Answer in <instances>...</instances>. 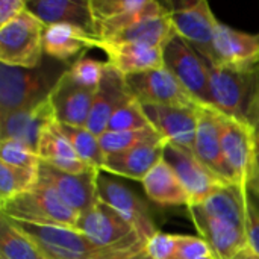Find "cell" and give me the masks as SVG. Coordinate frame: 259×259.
I'll list each match as a JSON object with an SVG mask.
<instances>
[{"label": "cell", "instance_id": "21", "mask_svg": "<svg viewBox=\"0 0 259 259\" xmlns=\"http://www.w3.org/2000/svg\"><path fill=\"white\" fill-rule=\"evenodd\" d=\"M187 209L200 238L209 246L217 259H234L247 247L244 231H240L223 220L209 217L194 206H188Z\"/></svg>", "mask_w": 259, "mask_h": 259}, {"label": "cell", "instance_id": "42", "mask_svg": "<svg viewBox=\"0 0 259 259\" xmlns=\"http://www.w3.org/2000/svg\"><path fill=\"white\" fill-rule=\"evenodd\" d=\"M140 252H141V250H140ZM135 253H138V252L120 250V252H111V253H108V255H105V256H102V258H97V259H126V258H129V256H132V255H135Z\"/></svg>", "mask_w": 259, "mask_h": 259}, {"label": "cell", "instance_id": "39", "mask_svg": "<svg viewBox=\"0 0 259 259\" xmlns=\"http://www.w3.org/2000/svg\"><path fill=\"white\" fill-rule=\"evenodd\" d=\"M27 9L24 0H0V27L6 26Z\"/></svg>", "mask_w": 259, "mask_h": 259}, {"label": "cell", "instance_id": "15", "mask_svg": "<svg viewBox=\"0 0 259 259\" xmlns=\"http://www.w3.org/2000/svg\"><path fill=\"white\" fill-rule=\"evenodd\" d=\"M199 106H162V105H143L144 112L152 127L170 144L191 150L194 147Z\"/></svg>", "mask_w": 259, "mask_h": 259}, {"label": "cell", "instance_id": "45", "mask_svg": "<svg viewBox=\"0 0 259 259\" xmlns=\"http://www.w3.org/2000/svg\"><path fill=\"white\" fill-rule=\"evenodd\" d=\"M249 191V196H250V199L253 200V203L256 205V208H258L259 211V194L258 193H253V191H250V190H247Z\"/></svg>", "mask_w": 259, "mask_h": 259}, {"label": "cell", "instance_id": "34", "mask_svg": "<svg viewBox=\"0 0 259 259\" xmlns=\"http://www.w3.org/2000/svg\"><path fill=\"white\" fill-rule=\"evenodd\" d=\"M0 164L27 170H38L39 158L35 150L20 141L3 140L0 141Z\"/></svg>", "mask_w": 259, "mask_h": 259}, {"label": "cell", "instance_id": "4", "mask_svg": "<svg viewBox=\"0 0 259 259\" xmlns=\"http://www.w3.org/2000/svg\"><path fill=\"white\" fill-rule=\"evenodd\" d=\"M6 219L14 228L21 231L36 244L46 259H97L111 252H120L117 249H102L96 246L85 234L76 228L33 225L9 217Z\"/></svg>", "mask_w": 259, "mask_h": 259}, {"label": "cell", "instance_id": "12", "mask_svg": "<svg viewBox=\"0 0 259 259\" xmlns=\"http://www.w3.org/2000/svg\"><path fill=\"white\" fill-rule=\"evenodd\" d=\"M164 161L175 170L182 187L190 197V206L205 202L219 188L226 184L208 170L191 150L167 143L164 149Z\"/></svg>", "mask_w": 259, "mask_h": 259}, {"label": "cell", "instance_id": "27", "mask_svg": "<svg viewBox=\"0 0 259 259\" xmlns=\"http://www.w3.org/2000/svg\"><path fill=\"white\" fill-rule=\"evenodd\" d=\"M176 32L170 18V12L150 17L131 29L118 33L112 39L106 42H135V44H143V46H150V47H158V49H165L167 44L176 38Z\"/></svg>", "mask_w": 259, "mask_h": 259}, {"label": "cell", "instance_id": "26", "mask_svg": "<svg viewBox=\"0 0 259 259\" xmlns=\"http://www.w3.org/2000/svg\"><path fill=\"white\" fill-rule=\"evenodd\" d=\"M146 196L161 206H190V197L164 158L141 181Z\"/></svg>", "mask_w": 259, "mask_h": 259}, {"label": "cell", "instance_id": "5", "mask_svg": "<svg viewBox=\"0 0 259 259\" xmlns=\"http://www.w3.org/2000/svg\"><path fill=\"white\" fill-rule=\"evenodd\" d=\"M44 29L46 26L27 9L0 27V62L23 68L41 65L44 62Z\"/></svg>", "mask_w": 259, "mask_h": 259}, {"label": "cell", "instance_id": "31", "mask_svg": "<svg viewBox=\"0 0 259 259\" xmlns=\"http://www.w3.org/2000/svg\"><path fill=\"white\" fill-rule=\"evenodd\" d=\"M38 182V170L0 164V205L29 191Z\"/></svg>", "mask_w": 259, "mask_h": 259}, {"label": "cell", "instance_id": "19", "mask_svg": "<svg viewBox=\"0 0 259 259\" xmlns=\"http://www.w3.org/2000/svg\"><path fill=\"white\" fill-rule=\"evenodd\" d=\"M93 49H100L106 55V62L123 76L164 67V49L135 42H106L99 38L94 39Z\"/></svg>", "mask_w": 259, "mask_h": 259}, {"label": "cell", "instance_id": "29", "mask_svg": "<svg viewBox=\"0 0 259 259\" xmlns=\"http://www.w3.org/2000/svg\"><path fill=\"white\" fill-rule=\"evenodd\" d=\"M0 259H46L36 244L14 228L9 220L2 215L0 220Z\"/></svg>", "mask_w": 259, "mask_h": 259}, {"label": "cell", "instance_id": "10", "mask_svg": "<svg viewBox=\"0 0 259 259\" xmlns=\"http://www.w3.org/2000/svg\"><path fill=\"white\" fill-rule=\"evenodd\" d=\"M97 196L99 200L115 209L124 220H127L141 238L147 243L158 231L152 217L149 205L127 185L117 181L114 176H108L103 171L97 176Z\"/></svg>", "mask_w": 259, "mask_h": 259}, {"label": "cell", "instance_id": "30", "mask_svg": "<svg viewBox=\"0 0 259 259\" xmlns=\"http://www.w3.org/2000/svg\"><path fill=\"white\" fill-rule=\"evenodd\" d=\"M99 141L105 155H112L127 149H134L141 144L164 143L165 140L153 127H149L143 131H124V132L106 131L102 137H99Z\"/></svg>", "mask_w": 259, "mask_h": 259}, {"label": "cell", "instance_id": "3", "mask_svg": "<svg viewBox=\"0 0 259 259\" xmlns=\"http://www.w3.org/2000/svg\"><path fill=\"white\" fill-rule=\"evenodd\" d=\"M2 215L33 225L76 228L79 214L73 211L46 181L38 178L32 190L0 205Z\"/></svg>", "mask_w": 259, "mask_h": 259}, {"label": "cell", "instance_id": "1", "mask_svg": "<svg viewBox=\"0 0 259 259\" xmlns=\"http://www.w3.org/2000/svg\"><path fill=\"white\" fill-rule=\"evenodd\" d=\"M68 67L55 59L35 68L0 64V117L47 100Z\"/></svg>", "mask_w": 259, "mask_h": 259}, {"label": "cell", "instance_id": "23", "mask_svg": "<svg viewBox=\"0 0 259 259\" xmlns=\"http://www.w3.org/2000/svg\"><path fill=\"white\" fill-rule=\"evenodd\" d=\"M165 146V141L155 144H141L134 149L106 155L103 173L141 182L147 176V173L164 158Z\"/></svg>", "mask_w": 259, "mask_h": 259}, {"label": "cell", "instance_id": "24", "mask_svg": "<svg viewBox=\"0 0 259 259\" xmlns=\"http://www.w3.org/2000/svg\"><path fill=\"white\" fill-rule=\"evenodd\" d=\"M36 153H38L39 161L55 168H59L62 171L87 173V171L94 170L77 156L76 150L73 149L68 138L64 135L61 124L56 120L50 121L44 127L39 143H38Z\"/></svg>", "mask_w": 259, "mask_h": 259}, {"label": "cell", "instance_id": "36", "mask_svg": "<svg viewBox=\"0 0 259 259\" xmlns=\"http://www.w3.org/2000/svg\"><path fill=\"white\" fill-rule=\"evenodd\" d=\"M179 235L156 232L146 243V252L152 259H173L176 255Z\"/></svg>", "mask_w": 259, "mask_h": 259}, {"label": "cell", "instance_id": "38", "mask_svg": "<svg viewBox=\"0 0 259 259\" xmlns=\"http://www.w3.org/2000/svg\"><path fill=\"white\" fill-rule=\"evenodd\" d=\"M246 238L247 247L259 256V211L250 199L249 191L246 196Z\"/></svg>", "mask_w": 259, "mask_h": 259}, {"label": "cell", "instance_id": "44", "mask_svg": "<svg viewBox=\"0 0 259 259\" xmlns=\"http://www.w3.org/2000/svg\"><path fill=\"white\" fill-rule=\"evenodd\" d=\"M126 259H152L149 255H147V252H146V249L144 250H141V252H138V253H135V255H132V256H129V258Z\"/></svg>", "mask_w": 259, "mask_h": 259}, {"label": "cell", "instance_id": "17", "mask_svg": "<svg viewBox=\"0 0 259 259\" xmlns=\"http://www.w3.org/2000/svg\"><path fill=\"white\" fill-rule=\"evenodd\" d=\"M131 99H134V96L127 87L126 76L108 64L105 76L96 91L87 127L96 137H102L108 131L112 115Z\"/></svg>", "mask_w": 259, "mask_h": 259}, {"label": "cell", "instance_id": "6", "mask_svg": "<svg viewBox=\"0 0 259 259\" xmlns=\"http://www.w3.org/2000/svg\"><path fill=\"white\" fill-rule=\"evenodd\" d=\"M77 231L85 234L96 246L117 250H144L146 241L137 229L115 209L97 202L91 209L79 215Z\"/></svg>", "mask_w": 259, "mask_h": 259}, {"label": "cell", "instance_id": "40", "mask_svg": "<svg viewBox=\"0 0 259 259\" xmlns=\"http://www.w3.org/2000/svg\"><path fill=\"white\" fill-rule=\"evenodd\" d=\"M247 123L252 126L255 135H256V149L259 152V96L256 97L252 109H250V114H249V118H247Z\"/></svg>", "mask_w": 259, "mask_h": 259}, {"label": "cell", "instance_id": "2", "mask_svg": "<svg viewBox=\"0 0 259 259\" xmlns=\"http://www.w3.org/2000/svg\"><path fill=\"white\" fill-rule=\"evenodd\" d=\"M259 96V65L231 68L211 65L212 106L222 114L246 121Z\"/></svg>", "mask_w": 259, "mask_h": 259}, {"label": "cell", "instance_id": "7", "mask_svg": "<svg viewBox=\"0 0 259 259\" xmlns=\"http://www.w3.org/2000/svg\"><path fill=\"white\" fill-rule=\"evenodd\" d=\"M170 11L175 32L209 64L214 62V38L219 21L206 0L164 3Z\"/></svg>", "mask_w": 259, "mask_h": 259}, {"label": "cell", "instance_id": "9", "mask_svg": "<svg viewBox=\"0 0 259 259\" xmlns=\"http://www.w3.org/2000/svg\"><path fill=\"white\" fill-rule=\"evenodd\" d=\"M222 144L235 185L241 190H247L258 156L256 135L252 126L222 114Z\"/></svg>", "mask_w": 259, "mask_h": 259}, {"label": "cell", "instance_id": "33", "mask_svg": "<svg viewBox=\"0 0 259 259\" xmlns=\"http://www.w3.org/2000/svg\"><path fill=\"white\" fill-rule=\"evenodd\" d=\"M106 67H108L106 61H99V59L91 58L83 53L82 56H79L76 61H73L70 64L67 73L77 83H80L87 88L97 90L105 76Z\"/></svg>", "mask_w": 259, "mask_h": 259}, {"label": "cell", "instance_id": "8", "mask_svg": "<svg viewBox=\"0 0 259 259\" xmlns=\"http://www.w3.org/2000/svg\"><path fill=\"white\" fill-rule=\"evenodd\" d=\"M164 67L175 74L199 105L212 106L211 64L182 38H173L164 49Z\"/></svg>", "mask_w": 259, "mask_h": 259}, {"label": "cell", "instance_id": "11", "mask_svg": "<svg viewBox=\"0 0 259 259\" xmlns=\"http://www.w3.org/2000/svg\"><path fill=\"white\" fill-rule=\"evenodd\" d=\"M127 87L132 96L141 105H162V106H185L194 108L199 103L182 87L175 74L165 67L126 76Z\"/></svg>", "mask_w": 259, "mask_h": 259}, {"label": "cell", "instance_id": "25", "mask_svg": "<svg viewBox=\"0 0 259 259\" xmlns=\"http://www.w3.org/2000/svg\"><path fill=\"white\" fill-rule=\"evenodd\" d=\"M96 38L70 24H52L44 29L42 50L50 59L70 64L71 59L76 61L88 49H93Z\"/></svg>", "mask_w": 259, "mask_h": 259}, {"label": "cell", "instance_id": "14", "mask_svg": "<svg viewBox=\"0 0 259 259\" xmlns=\"http://www.w3.org/2000/svg\"><path fill=\"white\" fill-rule=\"evenodd\" d=\"M100 171L68 173L39 161L38 178L50 184L58 196L79 215L91 209L97 202V176Z\"/></svg>", "mask_w": 259, "mask_h": 259}, {"label": "cell", "instance_id": "20", "mask_svg": "<svg viewBox=\"0 0 259 259\" xmlns=\"http://www.w3.org/2000/svg\"><path fill=\"white\" fill-rule=\"evenodd\" d=\"M56 120L52 105L47 100L24 109L0 117V141L15 140L36 152L44 127Z\"/></svg>", "mask_w": 259, "mask_h": 259}, {"label": "cell", "instance_id": "43", "mask_svg": "<svg viewBox=\"0 0 259 259\" xmlns=\"http://www.w3.org/2000/svg\"><path fill=\"white\" fill-rule=\"evenodd\" d=\"M234 259H259V256L252 250V249L246 247V249H243V250H241Z\"/></svg>", "mask_w": 259, "mask_h": 259}, {"label": "cell", "instance_id": "35", "mask_svg": "<svg viewBox=\"0 0 259 259\" xmlns=\"http://www.w3.org/2000/svg\"><path fill=\"white\" fill-rule=\"evenodd\" d=\"M146 0H90L94 27L129 11L138 9Z\"/></svg>", "mask_w": 259, "mask_h": 259}, {"label": "cell", "instance_id": "13", "mask_svg": "<svg viewBox=\"0 0 259 259\" xmlns=\"http://www.w3.org/2000/svg\"><path fill=\"white\" fill-rule=\"evenodd\" d=\"M193 153L226 185H235L234 176L228 168L222 144V112L212 106L199 108V123ZM237 187V185H235Z\"/></svg>", "mask_w": 259, "mask_h": 259}, {"label": "cell", "instance_id": "22", "mask_svg": "<svg viewBox=\"0 0 259 259\" xmlns=\"http://www.w3.org/2000/svg\"><path fill=\"white\" fill-rule=\"evenodd\" d=\"M27 11L44 26L70 24L96 36L90 0H27Z\"/></svg>", "mask_w": 259, "mask_h": 259}, {"label": "cell", "instance_id": "16", "mask_svg": "<svg viewBox=\"0 0 259 259\" xmlns=\"http://www.w3.org/2000/svg\"><path fill=\"white\" fill-rule=\"evenodd\" d=\"M96 91L97 90L77 83L65 71L49 96L56 121L68 126L87 127Z\"/></svg>", "mask_w": 259, "mask_h": 259}, {"label": "cell", "instance_id": "28", "mask_svg": "<svg viewBox=\"0 0 259 259\" xmlns=\"http://www.w3.org/2000/svg\"><path fill=\"white\" fill-rule=\"evenodd\" d=\"M59 123V121H58ZM61 124V129L64 135L71 143L73 149L76 150L77 156L88 164L91 168L103 171V165L106 161V155L100 146L99 137H96L88 127H79V126H68Z\"/></svg>", "mask_w": 259, "mask_h": 259}, {"label": "cell", "instance_id": "32", "mask_svg": "<svg viewBox=\"0 0 259 259\" xmlns=\"http://www.w3.org/2000/svg\"><path fill=\"white\" fill-rule=\"evenodd\" d=\"M152 127L143 105L134 97L124 103L111 118L108 131L124 132V131H143Z\"/></svg>", "mask_w": 259, "mask_h": 259}, {"label": "cell", "instance_id": "37", "mask_svg": "<svg viewBox=\"0 0 259 259\" xmlns=\"http://www.w3.org/2000/svg\"><path fill=\"white\" fill-rule=\"evenodd\" d=\"M208 255H212V252L200 237L179 235L176 255L173 259H202Z\"/></svg>", "mask_w": 259, "mask_h": 259}, {"label": "cell", "instance_id": "41", "mask_svg": "<svg viewBox=\"0 0 259 259\" xmlns=\"http://www.w3.org/2000/svg\"><path fill=\"white\" fill-rule=\"evenodd\" d=\"M247 190L259 194V152L258 156H256V164H255V168H253V175H252V179L249 182V188Z\"/></svg>", "mask_w": 259, "mask_h": 259}, {"label": "cell", "instance_id": "18", "mask_svg": "<svg viewBox=\"0 0 259 259\" xmlns=\"http://www.w3.org/2000/svg\"><path fill=\"white\" fill-rule=\"evenodd\" d=\"M211 65L249 68L259 65V33H247L219 21Z\"/></svg>", "mask_w": 259, "mask_h": 259}]
</instances>
